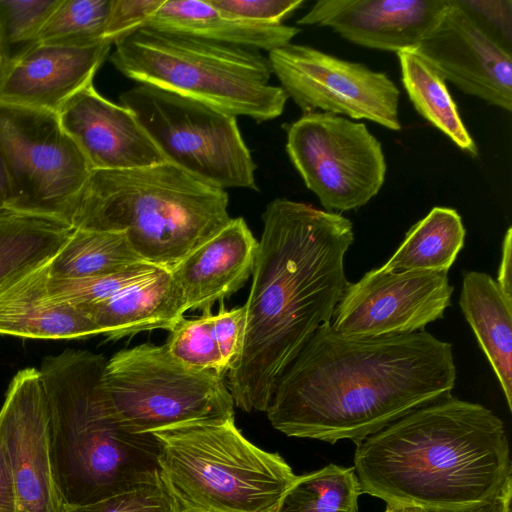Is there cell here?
Returning <instances> with one entry per match:
<instances>
[{"label": "cell", "instance_id": "cell-1", "mask_svg": "<svg viewBox=\"0 0 512 512\" xmlns=\"http://www.w3.org/2000/svg\"><path fill=\"white\" fill-rule=\"evenodd\" d=\"M452 344L422 330L350 338L321 326L278 379L266 413L289 437L358 444L451 395Z\"/></svg>", "mask_w": 512, "mask_h": 512}, {"label": "cell", "instance_id": "cell-2", "mask_svg": "<svg viewBox=\"0 0 512 512\" xmlns=\"http://www.w3.org/2000/svg\"><path fill=\"white\" fill-rule=\"evenodd\" d=\"M262 220L241 351L227 373L234 404L246 412H266L285 369L331 322L354 242L348 218L302 202L274 199Z\"/></svg>", "mask_w": 512, "mask_h": 512}, {"label": "cell", "instance_id": "cell-3", "mask_svg": "<svg viewBox=\"0 0 512 512\" xmlns=\"http://www.w3.org/2000/svg\"><path fill=\"white\" fill-rule=\"evenodd\" d=\"M354 470L362 493L389 507L457 510L490 502L512 487L504 422L452 394L356 444Z\"/></svg>", "mask_w": 512, "mask_h": 512}, {"label": "cell", "instance_id": "cell-4", "mask_svg": "<svg viewBox=\"0 0 512 512\" xmlns=\"http://www.w3.org/2000/svg\"><path fill=\"white\" fill-rule=\"evenodd\" d=\"M107 360L85 350L43 359L50 458L66 506L89 504L159 476V443L111 417L103 395Z\"/></svg>", "mask_w": 512, "mask_h": 512}, {"label": "cell", "instance_id": "cell-5", "mask_svg": "<svg viewBox=\"0 0 512 512\" xmlns=\"http://www.w3.org/2000/svg\"><path fill=\"white\" fill-rule=\"evenodd\" d=\"M228 207L226 190L166 161L92 170L69 224L123 232L144 262L171 270L230 221Z\"/></svg>", "mask_w": 512, "mask_h": 512}, {"label": "cell", "instance_id": "cell-6", "mask_svg": "<svg viewBox=\"0 0 512 512\" xmlns=\"http://www.w3.org/2000/svg\"><path fill=\"white\" fill-rule=\"evenodd\" d=\"M113 66L138 84L171 91L258 123L279 117L288 96L270 84L261 51L142 27L114 42Z\"/></svg>", "mask_w": 512, "mask_h": 512}, {"label": "cell", "instance_id": "cell-7", "mask_svg": "<svg viewBox=\"0 0 512 512\" xmlns=\"http://www.w3.org/2000/svg\"><path fill=\"white\" fill-rule=\"evenodd\" d=\"M159 477L179 512H278L296 475L278 453L246 439L235 420L152 433Z\"/></svg>", "mask_w": 512, "mask_h": 512}, {"label": "cell", "instance_id": "cell-8", "mask_svg": "<svg viewBox=\"0 0 512 512\" xmlns=\"http://www.w3.org/2000/svg\"><path fill=\"white\" fill-rule=\"evenodd\" d=\"M102 390L111 417L134 434L235 420L224 376L183 365L165 345L143 343L114 354L106 362Z\"/></svg>", "mask_w": 512, "mask_h": 512}, {"label": "cell", "instance_id": "cell-9", "mask_svg": "<svg viewBox=\"0 0 512 512\" xmlns=\"http://www.w3.org/2000/svg\"><path fill=\"white\" fill-rule=\"evenodd\" d=\"M119 99L167 162L224 190L258 191L257 166L236 116L147 84L133 86Z\"/></svg>", "mask_w": 512, "mask_h": 512}, {"label": "cell", "instance_id": "cell-10", "mask_svg": "<svg viewBox=\"0 0 512 512\" xmlns=\"http://www.w3.org/2000/svg\"><path fill=\"white\" fill-rule=\"evenodd\" d=\"M0 158L10 182L9 210L70 225L92 168L57 113L0 100Z\"/></svg>", "mask_w": 512, "mask_h": 512}, {"label": "cell", "instance_id": "cell-11", "mask_svg": "<svg viewBox=\"0 0 512 512\" xmlns=\"http://www.w3.org/2000/svg\"><path fill=\"white\" fill-rule=\"evenodd\" d=\"M286 131L289 159L325 211L358 209L382 188L385 155L364 123L312 112L289 124Z\"/></svg>", "mask_w": 512, "mask_h": 512}, {"label": "cell", "instance_id": "cell-12", "mask_svg": "<svg viewBox=\"0 0 512 512\" xmlns=\"http://www.w3.org/2000/svg\"><path fill=\"white\" fill-rule=\"evenodd\" d=\"M272 73L303 114L317 112L369 120L400 131V92L386 73L293 44L268 53Z\"/></svg>", "mask_w": 512, "mask_h": 512}, {"label": "cell", "instance_id": "cell-13", "mask_svg": "<svg viewBox=\"0 0 512 512\" xmlns=\"http://www.w3.org/2000/svg\"><path fill=\"white\" fill-rule=\"evenodd\" d=\"M453 286L447 271L374 268L347 285L331 326L344 337L376 338L422 331L443 318Z\"/></svg>", "mask_w": 512, "mask_h": 512}, {"label": "cell", "instance_id": "cell-14", "mask_svg": "<svg viewBox=\"0 0 512 512\" xmlns=\"http://www.w3.org/2000/svg\"><path fill=\"white\" fill-rule=\"evenodd\" d=\"M414 51L462 92L512 110L511 53L461 0H448Z\"/></svg>", "mask_w": 512, "mask_h": 512}, {"label": "cell", "instance_id": "cell-15", "mask_svg": "<svg viewBox=\"0 0 512 512\" xmlns=\"http://www.w3.org/2000/svg\"><path fill=\"white\" fill-rule=\"evenodd\" d=\"M0 438L16 490L17 512H65L55 484L45 390L38 369L13 377L0 409Z\"/></svg>", "mask_w": 512, "mask_h": 512}, {"label": "cell", "instance_id": "cell-16", "mask_svg": "<svg viewBox=\"0 0 512 512\" xmlns=\"http://www.w3.org/2000/svg\"><path fill=\"white\" fill-rule=\"evenodd\" d=\"M113 42L87 45L32 43L0 68V100L58 113L77 92L93 83Z\"/></svg>", "mask_w": 512, "mask_h": 512}, {"label": "cell", "instance_id": "cell-17", "mask_svg": "<svg viewBox=\"0 0 512 512\" xmlns=\"http://www.w3.org/2000/svg\"><path fill=\"white\" fill-rule=\"evenodd\" d=\"M57 115L92 170L132 169L166 162L134 113L104 98L93 83L70 98Z\"/></svg>", "mask_w": 512, "mask_h": 512}, {"label": "cell", "instance_id": "cell-18", "mask_svg": "<svg viewBox=\"0 0 512 512\" xmlns=\"http://www.w3.org/2000/svg\"><path fill=\"white\" fill-rule=\"evenodd\" d=\"M448 0H319L297 20L328 27L345 40L381 51L414 50Z\"/></svg>", "mask_w": 512, "mask_h": 512}, {"label": "cell", "instance_id": "cell-19", "mask_svg": "<svg viewBox=\"0 0 512 512\" xmlns=\"http://www.w3.org/2000/svg\"><path fill=\"white\" fill-rule=\"evenodd\" d=\"M258 241L242 217L230 221L170 271L187 311L211 309L252 275Z\"/></svg>", "mask_w": 512, "mask_h": 512}, {"label": "cell", "instance_id": "cell-20", "mask_svg": "<svg viewBox=\"0 0 512 512\" xmlns=\"http://www.w3.org/2000/svg\"><path fill=\"white\" fill-rule=\"evenodd\" d=\"M51 259L0 284V334L51 340L101 334L83 310L53 297Z\"/></svg>", "mask_w": 512, "mask_h": 512}, {"label": "cell", "instance_id": "cell-21", "mask_svg": "<svg viewBox=\"0 0 512 512\" xmlns=\"http://www.w3.org/2000/svg\"><path fill=\"white\" fill-rule=\"evenodd\" d=\"M83 310L109 340L154 329L170 331L187 311L183 294L167 269Z\"/></svg>", "mask_w": 512, "mask_h": 512}, {"label": "cell", "instance_id": "cell-22", "mask_svg": "<svg viewBox=\"0 0 512 512\" xmlns=\"http://www.w3.org/2000/svg\"><path fill=\"white\" fill-rule=\"evenodd\" d=\"M145 27L271 52L291 43L301 29L232 19L208 0H164Z\"/></svg>", "mask_w": 512, "mask_h": 512}, {"label": "cell", "instance_id": "cell-23", "mask_svg": "<svg viewBox=\"0 0 512 512\" xmlns=\"http://www.w3.org/2000/svg\"><path fill=\"white\" fill-rule=\"evenodd\" d=\"M459 305L512 411V298L491 275L466 271Z\"/></svg>", "mask_w": 512, "mask_h": 512}, {"label": "cell", "instance_id": "cell-24", "mask_svg": "<svg viewBox=\"0 0 512 512\" xmlns=\"http://www.w3.org/2000/svg\"><path fill=\"white\" fill-rule=\"evenodd\" d=\"M466 230L459 213L433 207L406 233L404 240L381 266L387 271H449L464 246Z\"/></svg>", "mask_w": 512, "mask_h": 512}, {"label": "cell", "instance_id": "cell-25", "mask_svg": "<svg viewBox=\"0 0 512 512\" xmlns=\"http://www.w3.org/2000/svg\"><path fill=\"white\" fill-rule=\"evenodd\" d=\"M73 230L51 217L11 210L0 213V284L53 258Z\"/></svg>", "mask_w": 512, "mask_h": 512}, {"label": "cell", "instance_id": "cell-26", "mask_svg": "<svg viewBox=\"0 0 512 512\" xmlns=\"http://www.w3.org/2000/svg\"><path fill=\"white\" fill-rule=\"evenodd\" d=\"M396 54L404 89L416 111L461 150L477 156V145L443 77L414 50H403Z\"/></svg>", "mask_w": 512, "mask_h": 512}, {"label": "cell", "instance_id": "cell-27", "mask_svg": "<svg viewBox=\"0 0 512 512\" xmlns=\"http://www.w3.org/2000/svg\"><path fill=\"white\" fill-rule=\"evenodd\" d=\"M123 232L74 229L50 261V275L83 278L109 274L143 263Z\"/></svg>", "mask_w": 512, "mask_h": 512}, {"label": "cell", "instance_id": "cell-28", "mask_svg": "<svg viewBox=\"0 0 512 512\" xmlns=\"http://www.w3.org/2000/svg\"><path fill=\"white\" fill-rule=\"evenodd\" d=\"M362 489L354 467L329 464L296 476L278 512H358Z\"/></svg>", "mask_w": 512, "mask_h": 512}, {"label": "cell", "instance_id": "cell-29", "mask_svg": "<svg viewBox=\"0 0 512 512\" xmlns=\"http://www.w3.org/2000/svg\"><path fill=\"white\" fill-rule=\"evenodd\" d=\"M110 4L111 0H61L32 43L87 45L104 40Z\"/></svg>", "mask_w": 512, "mask_h": 512}, {"label": "cell", "instance_id": "cell-30", "mask_svg": "<svg viewBox=\"0 0 512 512\" xmlns=\"http://www.w3.org/2000/svg\"><path fill=\"white\" fill-rule=\"evenodd\" d=\"M159 269L161 268L143 262L117 272L92 277L51 276L50 291L55 299L83 308L112 298L126 288L152 276Z\"/></svg>", "mask_w": 512, "mask_h": 512}, {"label": "cell", "instance_id": "cell-31", "mask_svg": "<svg viewBox=\"0 0 512 512\" xmlns=\"http://www.w3.org/2000/svg\"><path fill=\"white\" fill-rule=\"evenodd\" d=\"M212 317L211 309H206L199 318H181L169 331L164 345L169 354L183 365L197 370H212L225 377L227 372L213 334Z\"/></svg>", "mask_w": 512, "mask_h": 512}, {"label": "cell", "instance_id": "cell-32", "mask_svg": "<svg viewBox=\"0 0 512 512\" xmlns=\"http://www.w3.org/2000/svg\"><path fill=\"white\" fill-rule=\"evenodd\" d=\"M61 0H0V38L7 58L31 44ZM17 50V51H18Z\"/></svg>", "mask_w": 512, "mask_h": 512}, {"label": "cell", "instance_id": "cell-33", "mask_svg": "<svg viewBox=\"0 0 512 512\" xmlns=\"http://www.w3.org/2000/svg\"><path fill=\"white\" fill-rule=\"evenodd\" d=\"M65 512H179L160 477L134 485L101 500L68 506Z\"/></svg>", "mask_w": 512, "mask_h": 512}, {"label": "cell", "instance_id": "cell-34", "mask_svg": "<svg viewBox=\"0 0 512 512\" xmlns=\"http://www.w3.org/2000/svg\"><path fill=\"white\" fill-rule=\"evenodd\" d=\"M219 12L232 19L265 25H281L303 4V0H208Z\"/></svg>", "mask_w": 512, "mask_h": 512}, {"label": "cell", "instance_id": "cell-35", "mask_svg": "<svg viewBox=\"0 0 512 512\" xmlns=\"http://www.w3.org/2000/svg\"><path fill=\"white\" fill-rule=\"evenodd\" d=\"M164 0H111L103 38L114 42L145 27Z\"/></svg>", "mask_w": 512, "mask_h": 512}, {"label": "cell", "instance_id": "cell-36", "mask_svg": "<svg viewBox=\"0 0 512 512\" xmlns=\"http://www.w3.org/2000/svg\"><path fill=\"white\" fill-rule=\"evenodd\" d=\"M245 327V306L227 310L223 303L212 317L213 334L226 372L237 361ZM227 375V374H226Z\"/></svg>", "mask_w": 512, "mask_h": 512}, {"label": "cell", "instance_id": "cell-37", "mask_svg": "<svg viewBox=\"0 0 512 512\" xmlns=\"http://www.w3.org/2000/svg\"><path fill=\"white\" fill-rule=\"evenodd\" d=\"M0 512H17L13 474L5 446L0 438Z\"/></svg>", "mask_w": 512, "mask_h": 512}, {"label": "cell", "instance_id": "cell-38", "mask_svg": "<svg viewBox=\"0 0 512 512\" xmlns=\"http://www.w3.org/2000/svg\"><path fill=\"white\" fill-rule=\"evenodd\" d=\"M512 229L509 227L502 242L501 261L496 279L504 294L512 298V264H511Z\"/></svg>", "mask_w": 512, "mask_h": 512}, {"label": "cell", "instance_id": "cell-39", "mask_svg": "<svg viewBox=\"0 0 512 512\" xmlns=\"http://www.w3.org/2000/svg\"><path fill=\"white\" fill-rule=\"evenodd\" d=\"M11 189L8 174L0 158V213L9 210Z\"/></svg>", "mask_w": 512, "mask_h": 512}, {"label": "cell", "instance_id": "cell-40", "mask_svg": "<svg viewBox=\"0 0 512 512\" xmlns=\"http://www.w3.org/2000/svg\"><path fill=\"white\" fill-rule=\"evenodd\" d=\"M439 512H504L502 508L494 503H486L476 505L473 507L458 509V510H445Z\"/></svg>", "mask_w": 512, "mask_h": 512}, {"label": "cell", "instance_id": "cell-41", "mask_svg": "<svg viewBox=\"0 0 512 512\" xmlns=\"http://www.w3.org/2000/svg\"><path fill=\"white\" fill-rule=\"evenodd\" d=\"M389 507V506H387ZM390 512H439L436 510H430L425 509L421 507H415V506H396V507H389Z\"/></svg>", "mask_w": 512, "mask_h": 512}, {"label": "cell", "instance_id": "cell-42", "mask_svg": "<svg viewBox=\"0 0 512 512\" xmlns=\"http://www.w3.org/2000/svg\"><path fill=\"white\" fill-rule=\"evenodd\" d=\"M6 59H7V55H6L5 49L3 47V44H2V41H1V38H0V68H1V66L3 65V63L5 62Z\"/></svg>", "mask_w": 512, "mask_h": 512}, {"label": "cell", "instance_id": "cell-43", "mask_svg": "<svg viewBox=\"0 0 512 512\" xmlns=\"http://www.w3.org/2000/svg\"><path fill=\"white\" fill-rule=\"evenodd\" d=\"M385 512H390V509H389V507H386V510H385Z\"/></svg>", "mask_w": 512, "mask_h": 512}]
</instances>
